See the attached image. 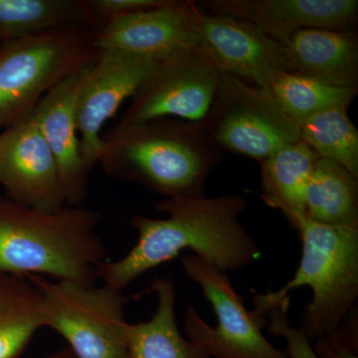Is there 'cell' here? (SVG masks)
<instances>
[{"instance_id": "obj_24", "label": "cell", "mask_w": 358, "mask_h": 358, "mask_svg": "<svg viewBox=\"0 0 358 358\" xmlns=\"http://www.w3.org/2000/svg\"><path fill=\"white\" fill-rule=\"evenodd\" d=\"M169 0H80L85 23L96 30L106 25L147 9L166 4Z\"/></svg>"}, {"instance_id": "obj_16", "label": "cell", "mask_w": 358, "mask_h": 358, "mask_svg": "<svg viewBox=\"0 0 358 358\" xmlns=\"http://www.w3.org/2000/svg\"><path fill=\"white\" fill-rule=\"evenodd\" d=\"M282 71L341 88H357L358 41L353 31L310 28L282 45Z\"/></svg>"}, {"instance_id": "obj_21", "label": "cell", "mask_w": 358, "mask_h": 358, "mask_svg": "<svg viewBox=\"0 0 358 358\" xmlns=\"http://www.w3.org/2000/svg\"><path fill=\"white\" fill-rule=\"evenodd\" d=\"M78 24L80 0H0V43Z\"/></svg>"}, {"instance_id": "obj_4", "label": "cell", "mask_w": 358, "mask_h": 358, "mask_svg": "<svg viewBox=\"0 0 358 358\" xmlns=\"http://www.w3.org/2000/svg\"><path fill=\"white\" fill-rule=\"evenodd\" d=\"M289 223L301 238L300 265L282 289L257 294L253 310L264 317L272 308L288 312L289 293L310 287L313 296L303 313L301 329L313 341L333 334L357 308L358 228L324 225L306 215Z\"/></svg>"}, {"instance_id": "obj_5", "label": "cell", "mask_w": 358, "mask_h": 358, "mask_svg": "<svg viewBox=\"0 0 358 358\" xmlns=\"http://www.w3.org/2000/svg\"><path fill=\"white\" fill-rule=\"evenodd\" d=\"M96 33L78 24L0 43V129L31 119L53 87L95 61Z\"/></svg>"}, {"instance_id": "obj_6", "label": "cell", "mask_w": 358, "mask_h": 358, "mask_svg": "<svg viewBox=\"0 0 358 358\" xmlns=\"http://www.w3.org/2000/svg\"><path fill=\"white\" fill-rule=\"evenodd\" d=\"M41 298L43 327L67 341L78 358H128L122 289L27 275Z\"/></svg>"}, {"instance_id": "obj_15", "label": "cell", "mask_w": 358, "mask_h": 358, "mask_svg": "<svg viewBox=\"0 0 358 358\" xmlns=\"http://www.w3.org/2000/svg\"><path fill=\"white\" fill-rule=\"evenodd\" d=\"M90 65L53 87L32 115L55 157L68 206H82L89 193L90 171L82 157L76 106Z\"/></svg>"}, {"instance_id": "obj_23", "label": "cell", "mask_w": 358, "mask_h": 358, "mask_svg": "<svg viewBox=\"0 0 358 358\" xmlns=\"http://www.w3.org/2000/svg\"><path fill=\"white\" fill-rule=\"evenodd\" d=\"M348 110L334 108L308 117L300 124V140L358 178V131Z\"/></svg>"}, {"instance_id": "obj_27", "label": "cell", "mask_w": 358, "mask_h": 358, "mask_svg": "<svg viewBox=\"0 0 358 358\" xmlns=\"http://www.w3.org/2000/svg\"><path fill=\"white\" fill-rule=\"evenodd\" d=\"M44 358H78L76 355L73 353L72 350L69 348H64L62 350H58V352L51 353L48 357Z\"/></svg>"}, {"instance_id": "obj_19", "label": "cell", "mask_w": 358, "mask_h": 358, "mask_svg": "<svg viewBox=\"0 0 358 358\" xmlns=\"http://www.w3.org/2000/svg\"><path fill=\"white\" fill-rule=\"evenodd\" d=\"M305 215L324 225L358 228V178L336 162L317 160L306 189Z\"/></svg>"}, {"instance_id": "obj_9", "label": "cell", "mask_w": 358, "mask_h": 358, "mask_svg": "<svg viewBox=\"0 0 358 358\" xmlns=\"http://www.w3.org/2000/svg\"><path fill=\"white\" fill-rule=\"evenodd\" d=\"M221 74L199 48L157 61L117 124L171 117L201 122L217 92Z\"/></svg>"}, {"instance_id": "obj_7", "label": "cell", "mask_w": 358, "mask_h": 358, "mask_svg": "<svg viewBox=\"0 0 358 358\" xmlns=\"http://www.w3.org/2000/svg\"><path fill=\"white\" fill-rule=\"evenodd\" d=\"M221 150L262 162L300 141V124L286 114L267 87L221 75L210 110L201 122Z\"/></svg>"}, {"instance_id": "obj_13", "label": "cell", "mask_w": 358, "mask_h": 358, "mask_svg": "<svg viewBox=\"0 0 358 358\" xmlns=\"http://www.w3.org/2000/svg\"><path fill=\"white\" fill-rule=\"evenodd\" d=\"M197 48L221 75L256 86L268 87L275 73L282 70L281 44L247 21L208 13L201 7Z\"/></svg>"}, {"instance_id": "obj_10", "label": "cell", "mask_w": 358, "mask_h": 358, "mask_svg": "<svg viewBox=\"0 0 358 358\" xmlns=\"http://www.w3.org/2000/svg\"><path fill=\"white\" fill-rule=\"evenodd\" d=\"M157 61L117 51H100L90 65L76 115L80 147L90 173L98 164L103 128L133 98Z\"/></svg>"}, {"instance_id": "obj_8", "label": "cell", "mask_w": 358, "mask_h": 358, "mask_svg": "<svg viewBox=\"0 0 358 358\" xmlns=\"http://www.w3.org/2000/svg\"><path fill=\"white\" fill-rule=\"evenodd\" d=\"M186 277L199 285L210 303L217 324L212 327L188 303L185 315L186 338L211 358H289L271 345L262 329L266 317L248 310L226 273L193 254L181 257Z\"/></svg>"}, {"instance_id": "obj_2", "label": "cell", "mask_w": 358, "mask_h": 358, "mask_svg": "<svg viewBox=\"0 0 358 358\" xmlns=\"http://www.w3.org/2000/svg\"><path fill=\"white\" fill-rule=\"evenodd\" d=\"M222 150L199 122L159 117L115 124L103 133L98 164L115 180L126 181L166 199H199Z\"/></svg>"}, {"instance_id": "obj_14", "label": "cell", "mask_w": 358, "mask_h": 358, "mask_svg": "<svg viewBox=\"0 0 358 358\" xmlns=\"http://www.w3.org/2000/svg\"><path fill=\"white\" fill-rule=\"evenodd\" d=\"M204 10L255 25L284 45L300 30L310 28L352 31L357 22V0H211Z\"/></svg>"}, {"instance_id": "obj_25", "label": "cell", "mask_w": 358, "mask_h": 358, "mask_svg": "<svg viewBox=\"0 0 358 358\" xmlns=\"http://www.w3.org/2000/svg\"><path fill=\"white\" fill-rule=\"evenodd\" d=\"M317 358H358V315L353 308L333 334L312 341Z\"/></svg>"}, {"instance_id": "obj_22", "label": "cell", "mask_w": 358, "mask_h": 358, "mask_svg": "<svg viewBox=\"0 0 358 358\" xmlns=\"http://www.w3.org/2000/svg\"><path fill=\"white\" fill-rule=\"evenodd\" d=\"M267 88L286 114L299 124L324 110L350 107L358 92L357 88L331 86L282 70L275 73Z\"/></svg>"}, {"instance_id": "obj_3", "label": "cell", "mask_w": 358, "mask_h": 358, "mask_svg": "<svg viewBox=\"0 0 358 358\" xmlns=\"http://www.w3.org/2000/svg\"><path fill=\"white\" fill-rule=\"evenodd\" d=\"M100 221L83 206L45 212L0 195V275L95 284L96 268L109 260Z\"/></svg>"}, {"instance_id": "obj_18", "label": "cell", "mask_w": 358, "mask_h": 358, "mask_svg": "<svg viewBox=\"0 0 358 358\" xmlns=\"http://www.w3.org/2000/svg\"><path fill=\"white\" fill-rule=\"evenodd\" d=\"M320 157L301 140L280 148L261 162L262 199L289 222L305 215L308 180Z\"/></svg>"}, {"instance_id": "obj_20", "label": "cell", "mask_w": 358, "mask_h": 358, "mask_svg": "<svg viewBox=\"0 0 358 358\" xmlns=\"http://www.w3.org/2000/svg\"><path fill=\"white\" fill-rule=\"evenodd\" d=\"M42 327L41 298L31 282L0 275V358H20Z\"/></svg>"}, {"instance_id": "obj_17", "label": "cell", "mask_w": 358, "mask_h": 358, "mask_svg": "<svg viewBox=\"0 0 358 358\" xmlns=\"http://www.w3.org/2000/svg\"><path fill=\"white\" fill-rule=\"evenodd\" d=\"M150 289L157 296V308L147 322H129L128 358H211L203 348L179 331L173 282L157 278Z\"/></svg>"}, {"instance_id": "obj_26", "label": "cell", "mask_w": 358, "mask_h": 358, "mask_svg": "<svg viewBox=\"0 0 358 358\" xmlns=\"http://www.w3.org/2000/svg\"><path fill=\"white\" fill-rule=\"evenodd\" d=\"M267 315L270 319L268 331L275 336L286 339V353L289 358H317L307 334L303 333V329L289 324L287 310L279 308H272L266 313L265 317Z\"/></svg>"}, {"instance_id": "obj_12", "label": "cell", "mask_w": 358, "mask_h": 358, "mask_svg": "<svg viewBox=\"0 0 358 358\" xmlns=\"http://www.w3.org/2000/svg\"><path fill=\"white\" fill-rule=\"evenodd\" d=\"M199 10L189 0H169L164 6L129 14L99 30L96 47L155 61L197 48Z\"/></svg>"}, {"instance_id": "obj_11", "label": "cell", "mask_w": 358, "mask_h": 358, "mask_svg": "<svg viewBox=\"0 0 358 358\" xmlns=\"http://www.w3.org/2000/svg\"><path fill=\"white\" fill-rule=\"evenodd\" d=\"M0 185L9 199L37 210L67 206L55 157L33 117L0 134Z\"/></svg>"}, {"instance_id": "obj_1", "label": "cell", "mask_w": 358, "mask_h": 358, "mask_svg": "<svg viewBox=\"0 0 358 358\" xmlns=\"http://www.w3.org/2000/svg\"><path fill=\"white\" fill-rule=\"evenodd\" d=\"M241 195L164 199L155 208L166 218L134 215L129 226L138 241L119 260L101 263L96 277L124 289L141 275L190 250L218 270H241L257 262L261 250L239 218L246 209Z\"/></svg>"}]
</instances>
